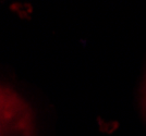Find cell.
<instances>
[{"instance_id":"6da1fadb","label":"cell","mask_w":146,"mask_h":136,"mask_svg":"<svg viewBox=\"0 0 146 136\" xmlns=\"http://www.w3.org/2000/svg\"><path fill=\"white\" fill-rule=\"evenodd\" d=\"M30 107L12 89L0 86V136H32Z\"/></svg>"}]
</instances>
